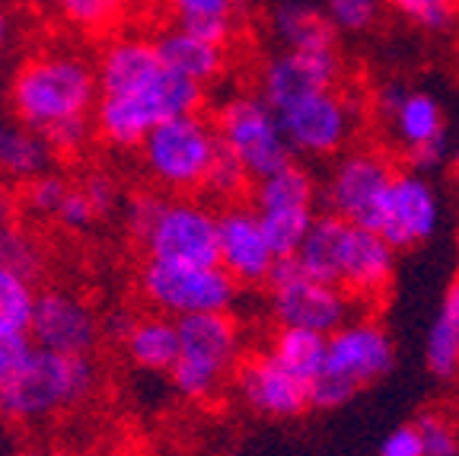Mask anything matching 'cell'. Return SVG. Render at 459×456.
Here are the masks:
<instances>
[{
    "mask_svg": "<svg viewBox=\"0 0 459 456\" xmlns=\"http://www.w3.org/2000/svg\"><path fill=\"white\" fill-rule=\"evenodd\" d=\"M223 147L249 170L252 179L272 176L294 160L281 115L258 93H237L221 106L214 118Z\"/></svg>",
    "mask_w": 459,
    "mask_h": 456,
    "instance_id": "cell-9",
    "label": "cell"
},
{
    "mask_svg": "<svg viewBox=\"0 0 459 456\" xmlns=\"http://www.w3.org/2000/svg\"><path fill=\"white\" fill-rule=\"evenodd\" d=\"M395 364V345L377 320H348L329 336L323 373L309 383L313 408H342L358 390L386 377Z\"/></svg>",
    "mask_w": 459,
    "mask_h": 456,
    "instance_id": "cell-4",
    "label": "cell"
},
{
    "mask_svg": "<svg viewBox=\"0 0 459 456\" xmlns=\"http://www.w3.org/2000/svg\"><path fill=\"white\" fill-rule=\"evenodd\" d=\"M252 207H255L278 259L297 256L319 217L316 215V179L309 176V170L290 160L272 176L255 179Z\"/></svg>",
    "mask_w": 459,
    "mask_h": 456,
    "instance_id": "cell-11",
    "label": "cell"
},
{
    "mask_svg": "<svg viewBox=\"0 0 459 456\" xmlns=\"http://www.w3.org/2000/svg\"><path fill=\"white\" fill-rule=\"evenodd\" d=\"M125 351H128L131 364L141 371L169 373L182 351L179 320H172L166 313L141 316L131 329V336L125 338Z\"/></svg>",
    "mask_w": 459,
    "mask_h": 456,
    "instance_id": "cell-24",
    "label": "cell"
},
{
    "mask_svg": "<svg viewBox=\"0 0 459 456\" xmlns=\"http://www.w3.org/2000/svg\"><path fill=\"white\" fill-rule=\"evenodd\" d=\"M45 4H55V7L80 29L108 26L125 7V0H45Z\"/></svg>",
    "mask_w": 459,
    "mask_h": 456,
    "instance_id": "cell-30",
    "label": "cell"
},
{
    "mask_svg": "<svg viewBox=\"0 0 459 456\" xmlns=\"http://www.w3.org/2000/svg\"><path fill=\"white\" fill-rule=\"evenodd\" d=\"M424 357H428V371L434 377L450 380L459 373V278L446 287L444 300H440L437 316L424 338Z\"/></svg>",
    "mask_w": 459,
    "mask_h": 456,
    "instance_id": "cell-26",
    "label": "cell"
},
{
    "mask_svg": "<svg viewBox=\"0 0 459 456\" xmlns=\"http://www.w3.org/2000/svg\"><path fill=\"white\" fill-rule=\"evenodd\" d=\"M83 195L90 198V205H93V211L100 217L112 215L115 205H118V189H115V182L108 176H102V172H93V176H86L83 186Z\"/></svg>",
    "mask_w": 459,
    "mask_h": 456,
    "instance_id": "cell-40",
    "label": "cell"
},
{
    "mask_svg": "<svg viewBox=\"0 0 459 456\" xmlns=\"http://www.w3.org/2000/svg\"><path fill=\"white\" fill-rule=\"evenodd\" d=\"M201 102H204V86L192 83V80L172 71H163V77L147 90L100 96L93 109V128L112 147H141L143 137L151 135L157 125L198 112Z\"/></svg>",
    "mask_w": 459,
    "mask_h": 456,
    "instance_id": "cell-5",
    "label": "cell"
},
{
    "mask_svg": "<svg viewBox=\"0 0 459 456\" xmlns=\"http://www.w3.org/2000/svg\"><path fill=\"white\" fill-rule=\"evenodd\" d=\"M395 172L399 170L389 163V157H383L377 150H344L332 163L323 189L329 215L373 230L383 195H386Z\"/></svg>",
    "mask_w": 459,
    "mask_h": 456,
    "instance_id": "cell-14",
    "label": "cell"
},
{
    "mask_svg": "<svg viewBox=\"0 0 459 456\" xmlns=\"http://www.w3.org/2000/svg\"><path fill=\"white\" fill-rule=\"evenodd\" d=\"M405 20H411L424 32H444L453 22L456 4L453 0H386Z\"/></svg>",
    "mask_w": 459,
    "mask_h": 456,
    "instance_id": "cell-32",
    "label": "cell"
},
{
    "mask_svg": "<svg viewBox=\"0 0 459 456\" xmlns=\"http://www.w3.org/2000/svg\"><path fill=\"white\" fill-rule=\"evenodd\" d=\"M342 80V61L335 51H294L281 48L268 57L258 74V96L274 109L297 106L300 100H309L316 93L335 90Z\"/></svg>",
    "mask_w": 459,
    "mask_h": 456,
    "instance_id": "cell-18",
    "label": "cell"
},
{
    "mask_svg": "<svg viewBox=\"0 0 459 456\" xmlns=\"http://www.w3.org/2000/svg\"><path fill=\"white\" fill-rule=\"evenodd\" d=\"M351 294L329 281L313 278L303 265L290 259H278L272 278H268V307L278 326L309 329L332 336L351 320Z\"/></svg>",
    "mask_w": 459,
    "mask_h": 456,
    "instance_id": "cell-10",
    "label": "cell"
},
{
    "mask_svg": "<svg viewBox=\"0 0 459 456\" xmlns=\"http://www.w3.org/2000/svg\"><path fill=\"white\" fill-rule=\"evenodd\" d=\"M10 39H13V20H10L7 7H0V51L7 48Z\"/></svg>",
    "mask_w": 459,
    "mask_h": 456,
    "instance_id": "cell-43",
    "label": "cell"
},
{
    "mask_svg": "<svg viewBox=\"0 0 459 456\" xmlns=\"http://www.w3.org/2000/svg\"><path fill=\"white\" fill-rule=\"evenodd\" d=\"M453 4H456V7H459V0H453Z\"/></svg>",
    "mask_w": 459,
    "mask_h": 456,
    "instance_id": "cell-47",
    "label": "cell"
},
{
    "mask_svg": "<svg viewBox=\"0 0 459 456\" xmlns=\"http://www.w3.org/2000/svg\"><path fill=\"white\" fill-rule=\"evenodd\" d=\"M7 236H10V230H7V207H4V201H0V250H4Z\"/></svg>",
    "mask_w": 459,
    "mask_h": 456,
    "instance_id": "cell-44",
    "label": "cell"
},
{
    "mask_svg": "<svg viewBox=\"0 0 459 456\" xmlns=\"http://www.w3.org/2000/svg\"><path fill=\"white\" fill-rule=\"evenodd\" d=\"M221 137L208 118L198 112L179 115L151 131L141 144L143 172L157 182L160 189L176 195L198 192L204 189V179L214 163Z\"/></svg>",
    "mask_w": 459,
    "mask_h": 456,
    "instance_id": "cell-7",
    "label": "cell"
},
{
    "mask_svg": "<svg viewBox=\"0 0 459 456\" xmlns=\"http://www.w3.org/2000/svg\"><path fill=\"white\" fill-rule=\"evenodd\" d=\"M93 386L96 367L86 355H57L32 345L0 399V415L22 425H36L65 408L80 406L93 392Z\"/></svg>",
    "mask_w": 459,
    "mask_h": 456,
    "instance_id": "cell-3",
    "label": "cell"
},
{
    "mask_svg": "<svg viewBox=\"0 0 459 456\" xmlns=\"http://www.w3.org/2000/svg\"><path fill=\"white\" fill-rule=\"evenodd\" d=\"M182 351L169 371L172 390L188 402H208L223 386V377L239 367L243 332L230 313H201L179 320Z\"/></svg>",
    "mask_w": 459,
    "mask_h": 456,
    "instance_id": "cell-6",
    "label": "cell"
},
{
    "mask_svg": "<svg viewBox=\"0 0 459 456\" xmlns=\"http://www.w3.org/2000/svg\"><path fill=\"white\" fill-rule=\"evenodd\" d=\"M272 32L284 48L294 51H335L338 36L329 13L303 0H281L272 10Z\"/></svg>",
    "mask_w": 459,
    "mask_h": 456,
    "instance_id": "cell-23",
    "label": "cell"
},
{
    "mask_svg": "<svg viewBox=\"0 0 459 456\" xmlns=\"http://www.w3.org/2000/svg\"><path fill=\"white\" fill-rule=\"evenodd\" d=\"M424 441V456H459V428L450 418L437 412H428L415 418Z\"/></svg>",
    "mask_w": 459,
    "mask_h": 456,
    "instance_id": "cell-33",
    "label": "cell"
},
{
    "mask_svg": "<svg viewBox=\"0 0 459 456\" xmlns=\"http://www.w3.org/2000/svg\"><path fill=\"white\" fill-rule=\"evenodd\" d=\"M278 115L290 150L313 160L342 157L360 125L358 100H351L342 86L300 100L297 106L284 109Z\"/></svg>",
    "mask_w": 459,
    "mask_h": 456,
    "instance_id": "cell-13",
    "label": "cell"
},
{
    "mask_svg": "<svg viewBox=\"0 0 459 456\" xmlns=\"http://www.w3.org/2000/svg\"><path fill=\"white\" fill-rule=\"evenodd\" d=\"M383 0H325V13L338 32H367L380 16Z\"/></svg>",
    "mask_w": 459,
    "mask_h": 456,
    "instance_id": "cell-31",
    "label": "cell"
},
{
    "mask_svg": "<svg viewBox=\"0 0 459 456\" xmlns=\"http://www.w3.org/2000/svg\"><path fill=\"white\" fill-rule=\"evenodd\" d=\"M237 396L249 412L287 421L313 408L309 383L290 373L272 351H258L237 367Z\"/></svg>",
    "mask_w": 459,
    "mask_h": 456,
    "instance_id": "cell-19",
    "label": "cell"
},
{
    "mask_svg": "<svg viewBox=\"0 0 459 456\" xmlns=\"http://www.w3.org/2000/svg\"><path fill=\"white\" fill-rule=\"evenodd\" d=\"M102 320L71 291H45L36 300L29 342L57 355H90L100 342Z\"/></svg>",
    "mask_w": 459,
    "mask_h": 456,
    "instance_id": "cell-20",
    "label": "cell"
},
{
    "mask_svg": "<svg viewBox=\"0 0 459 456\" xmlns=\"http://www.w3.org/2000/svg\"><path fill=\"white\" fill-rule=\"evenodd\" d=\"M137 316L125 313V310H112V313L102 316V336H108L112 342H122L131 336V329H134Z\"/></svg>",
    "mask_w": 459,
    "mask_h": 456,
    "instance_id": "cell-42",
    "label": "cell"
},
{
    "mask_svg": "<svg viewBox=\"0 0 459 456\" xmlns=\"http://www.w3.org/2000/svg\"><path fill=\"white\" fill-rule=\"evenodd\" d=\"M453 157V166H456V172H459V147H456V153H450Z\"/></svg>",
    "mask_w": 459,
    "mask_h": 456,
    "instance_id": "cell-46",
    "label": "cell"
},
{
    "mask_svg": "<svg viewBox=\"0 0 459 456\" xmlns=\"http://www.w3.org/2000/svg\"><path fill=\"white\" fill-rule=\"evenodd\" d=\"M22 456H65V453H57V450H51V447H36V450H26Z\"/></svg>",
    "mask_w": 459,
    "mask_h": 456,
    "instance_id": "cell-45",
    "label": "cell"
},
{
    "mask_svg": "<svg viewBox=\"0 0 459 456\" xmlns=\"http://www.w3.org/2000/svg\"><path fill=\"white\" fill-rule=\"evenodd\" d=\"M67 192H71V186H67L65 179L55 176V172H42L39 179L29 182L26 205H29V211H36V215H42V217H57Z\"/></svg>",
    "mask_w": 459,
    "mask_h": 456,
    "instance_id": "cell-34",
    "label": "cell"
},
{
    "mask_svg": "<svg viewBox=\"0 0 459 456\" xmlns=\"http://www.w3.org/2000/svg\"><path fill=\"white\" fill-rule=\"evenodd\" d=\"M166 65L160 61L157 39L143 36H122L106 45L96 65V77H100L102 96H118V93H137L147 90L163 77Z\"/></svg>",
    "mask_w": 459,
    "mask_h": 456,
    "instance_id": "cell-21",
    "label": "cell"
},
{
    "mask_svg": "<svg viewBox=\"0 0 459 456\" xmlns=\"http://www.w3.org/2000/svg\"><path fill=\"white\" fill-rule=\"evenodd\" d=\"M440 217H444V207H440L437 189L424 179V172L402 170L395 172L386 195H383L373 230L395 252H405L434 240V233L440 230Z\"/></svg>",
    "mask_w": 459,
    "mask_h": 456,
    "instance_id": "cell-15",
    "label": "cell"
},
{
    "mask_svg": "<svg viewBox=\"0 0 459 456\" xmlns=\"http://www.w3.org/2000/svg\"><path fill=\"white\" fill-rule=\"evenodd\" d=\"M456 377H459V373H456Z\"/></svg>",
    "mask_w": 459,
    "mask_h": 456,
    "instance_id": "cell-48",
    "label": "cell"
},
{
    "mask_svg": "<svg viewBox=\"0 0 459 456\" xmlns=\"http://www.w3.org/2000/svg\"><path fill=\"white\" fill-rule=\"evenodd\" d=\"M380 456H424V441L415 421L389 431L386 441L380 443Z\"/></svg>",
    "mask_w": 459,
    "mask_h": 456,
    "instance_id": "cell-37",
    "label": "cell"
},
{
    "mask_svg": "<svg viewBox=\"0 0 459 456\" xmlns=\"http://www.w3.org/2000/svg\"><path fill=\"white\" fill-rule=\"evenodd\" d=\"M249 182H252L249 170H246V166L221 144V150H217V157H214V163H211L208 179H204V189H201V192L211 195L214 201H223V205H237V201L249 192Z\"/></svg>",
    "mask_w": 459,
    "mask_h": 456,
    "instance_id": "cell-29",
    "label": "cell"
},
{
    "mask_svg": "<svg viewBox=\"0 0 459 456\" xmlns=\"http://www.w3.org/2000/svg\"><path fill=\"white\" fill-rule=\"evenodd\" d=\"M96 211H93V205H90V198L83 195V189H71L67 192V198H65V205H61V211H57V221L65 224L67 230H86L90 224L96 221Z\"/></svg>",
    "mask_w": 459,
    "mask_h": 456,
    "instance_id": "cell-38",
    "label": "cell"
},
{
    "mask_svg": "<svg viewBox=\"0 0 459 456\" xmlns=\"http://www.w3.org/2000/svg\"><path fill=\"white\" fill-rule=\"evenodd\" d=\"M163 205H166V198L157 192H141L128 201V207H125V221H128L131 233H134L137 240H143V236L151 233L153 221H157V215L163 211Z\"/></svg>",
    "mask_w": 459,
    "mask_h": 456,
    "instance_id": "cell-35",
    "label": "cell"
},
{
    "mask_svg": "<svg viewBox=\"0 0 459 456\" xmlns=\"http://www.w3.org/2000/svg\"><path fill=\"white\" fill-rule=\"evenodd\" d=\"M141 242L157 262L217 265V215L201 201L166 198L151 233Z\"/></svg>",
    "mask_w": 459,
    "mask_h": 456,
    "instance_id": "cell-16",
    "label": "cell"
},
{
    "mask_svg": "<svg viewBox=\"0 0 459 456\" xmlns=\"http://www.w3.org/2000/svg\"><path fill=\"white\" fill-rule=\"evenodd\" d=\"M166 7L176 16V26L188 29L221 48H227L237 32L239 0H166Z\"/></svg>",
    "mask_w": 459,
    "mask_h": 456,
    "instance_id": "cell-27",
    "label": "cell"
},
{
    "mask_svg": "<svg viewBox=\"0 0 459 456\" xmlns=\"http://www.w3.org/2000/svg\"><path fill=\"white\" fill-rule=\"evenodd\" d=\"M0 259H4V262H10L13 268H20L22 275H29V278L36 275V271H39V262H42V259H39V250H36V246H32V242H29L26 236H16V233H10V236H7V242H4V250H0Z\"/></svg>",
    "mask_w": 459,
    "mask_h": 456,
    "instance_id": "cell-39",
    "label": "cell"
},
{
    "mask_svg": "<svg viewBox=\"0 0 459 456\" xmlns=\"http://www.w3.org/2000/svg\"><path fill=\"white\" fill-rule=\"evenodd\" d=\"M90 131H96L93 125H90V118H71L45 131V141H48V147L55 150V153H77V150L86 147V141H90Z\"/></svg>",
    "mask_w": 459,
    "mask_h": 456,
    "instance_id": "cell-36",
    "label": "cell"
},
{
    "mask_svg": "<svg viewBox=\"0 0 459 456\" xmlns=\"http://www.w3.org/2000/svg\"><path fill=\"white\" fill-rule=\"evenodd\" d=\"M7 100L22 125L45 135L61 121L90 118L100 102V77L71 51H45L16 67Z\"/></svg>",
    "mask_w": 459,
    "mask_h": 456,
    "instance_id": "cell-2",
    "label": "cell"
},
{
    "mask_svg": "<svg viewBox=\"0 0 459 456\" xmlns=\"http://www.w3.org/2000/svg\"><path fill=\"white\" fill-rule=\"evenodd\" d=\"M377 112L393 131L395 144L415 172L437 170L446 160V121L444 109L424 90H409L402 83H386L373 100Z\"/></svg>",
    "mask_w": 459,
    "mask_h": 456,
    "instance_id": "cell-12",
    "label": "cell"
},
{
    "mask_svg": "<svg viewBox=\"0 0 459 456\" xmlns=\"http://www.w3.org/2000/svg\"><path fill=\"white\" fill-rule=\"evenodd\" d=\"M294 259L313 278L344 287L354 300H380L395 275L393 246L377 230L335 215L316 217Z\"/></svg>",
    "mask_w": 459,
    "mask_h": 456,
    "instance_id": "cell-1",
    "label": "cell"
},
{
    "mask_svg": "<svg viewBox=\"0 0 459 456\" xmlns=\"http://www.w3.org/2000/svg\"><path fill=\"white\" fill-rule=\"evenodd\" d=\"M29 348H32L29 338H0V399H4V392H7L10 380H13L16 367Z\"/></svg>",
    "mask_w": 459,
    "mask_h": 456,
    "instance_id": "cell-41",
    "label": "cell"
},
{
    "mask_svg": "<svg viewBox=\"0 0 459 456\" xmlns=\"http://www.w3.org/2000/svg\"><path fill=\"white\" fill-rule=\"evenodd\" d=\"M268 351H272V355L278 357L290 373H297L300 380L313 383L325 367L329 336H323V332H309V329L278 326V332L272 336Z\"/></svg>",
    "mask_w": 459,
    "mask_h": 456,
    "instance_id": "cell-28",
    "label": "cell"
},
{
    "mask_svg": "<svg viewBox=\"0 0 459 456\" xmlns=\"http://www.w3.org/2000/svg\"><path fill=\"white\" fill-rule=\"evenodd\" d=\"M137 287L157 313H166L172 320L230 313L239 294V285L221 265L157 262V259H147V265L137 275Z\"/></svg>",
    "mask_w": 459,
    "mask_h": 456,
    "instance_id": "cell-8",
    "label": "cell"
},
{
    "mask_svg": "<svg viewBox=\"0 0 459 456\" xmlns=\"http://www.w3.org/2000/svg\"><path fill=\"white\" fill-rule=\"evenodd\" d=\"M217 265L239 287L268 285L278 265V252L252 205L237 201L217 215Z\"/></svg>",
    "mask_w": 459,
    "mask_h": 456,
    "instance_id": "cell-17",
    "label": "cell"
},
{
    "mask_svg": "<svg viewBox=\"0 0 459 456\" xmlns=\"http://www.w3.org/2000/svg\"><path fill=\"white\" fill-rule=\"evenodd\" d=\"M157 51L166 71L179 74V77L192 80L198 86L214 83L223 74V65H227V55H223L221 45L204 42L201 36H195V32H188L182 26L166 29L163 36L157 39Z\"/></svg>",
    "mask_w": 459,
    "mask_h": 456,
    "instance_id": "cell-22",
    "label": "cell"
},
{
    "mask_svg": "<svg viewBox=\"0 0 459 456\" xmlns=\"http://www.w3.org/2000/svg\"><path fill=\"white\" fill-rule=\"evenodd\" d=\"M55 150L42 131L29 128L20 118H0V176L32 182L48 170Z\"/></svg>",
    "mask_w": 459,
    "mask_h": 456,
    "instance_id": "cell-25",
    "label": "cell"
}]
</instances>
